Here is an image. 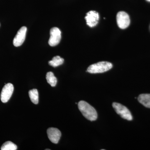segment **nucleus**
<instances>
[{
  "mask_svg": "<svg viewBox=\"0 0 150 150\" xmlns=\"http://www.w3.org/2000/svg\"><path fill=\"white\" fill-rule=\"evenodd\" d=\"M85 19L87 24L89 27H94L98 23L99 19V14L96 11H90L86 14Z\"/></svg>",
  "mask_w": 150,
  "mask_h": 150,
  "instance_id": "0eeeda50",
  "label": "nucleus"
},
{
  "mask_svg": "<svg viewBox=\"0 0 150 150\" xmlns=\"http://www.w3.org/2000/svg\"><path fill=\"white\" fill-rule=\"evenodd\" d=\"M112 65L110 62H99L91 65L87 69V72L91 74H98L105 72L112 69Z\"/></svg>",
  "mask_w": 150,
  "mask_h": 150,
  "instance_id": "f03ea898",
  "label": "nucleus"
},
{
  "mask_svg": "<svg viewBox=\"0 0 150 150\" xmlns=\"http://www.w3.org/2000/svg\"><path fill=\"white\" fill-rule=\"evenodd\" d=\"M64 62V59L63 58L59 56H56L54 57L52 60L49 61L48 64L52 67H56L62 65Z\"/></svg>",
  "mask_w": 150,
  "mask_h": 150,
  "instance_id": "9b49d317",
  "label": "nucleus"
},
{
  "mask_svg": "<svg viewBox=\"0 0 150 150\" xmlns=\"http://www.w3.org/2000/svg\"><path fill=\"white\" fill-rule=\"evenodd\" d=\"M62 35L61 31L57 27L52 28L50 30V37L48 44L50 46H55L59 44L61 41Z\"/></svg>",
  "mask_w": 150,
  "mask_h": 150,
  "instance_id": "39448f33",
  "label": "nucleus"
},
{
  "mask_svg": "<svg viewBox=\"0 0 150 150\" xmlns=\"http://www.w3.org/2000/svg\"><path fill=\"white\" fill-rule=\"evenodd\" d=\"M29 96L33 103L37 104L38 103V93L36 89H33L29 91Z\"/></svg>",
  "mask_w": 150,
  "mask_h": 150,
  "instance_id": "ddd939ff",
  "label": "nucleus"
},
{
  "mask_svg": "<svg viewBox=\"0 0 150 150\" xmlns=\"http://www.w3.org/2000/svg\"><path fill=\"white\" fill-rule=\"evenodd\" d=\"M46 79L47 82L52 87H54L56 86L57 83V79L54 74L52 72H49L46 74Z\"/></svg>",
  "mask_w": 150,
  "mask_h": 150,
  "instance_id": "f8f14e48",
  "label": "nucleus"
},
{
  "mask_svg": "<svg viewBox=\"0 0 150 150\" xmlns=\"http://www.w3.org/2000/svg\"><path fill=\"white\" fill-rule=\"evenodd\" d=\"M112 106L116 113L120 115L123 119H126L128 121L132 120L133 117L131 112L126 106L120 103L115 102L112 103Z\"/></svg>",
  "mask_w": 150,
  "mask_h": 150,
  "instance_id": "7ed1b4c3",
  "label": "nucleus"
},
{
  "mask_svg": "<svg viewBox=\"0 0 150 150\" xmlns=\"http://www.w3.org/2000/svg\"><path fill=\"white\" fill-rule=\"evenodd\" d=\"M17 149L16 145L13 142L8 141L3 144L1 147V150H16Z\"/></svg>",
  "mask_w": 150,
  "mask_h": 150,
  "instance_id": "4468645a",
  "label": "nucleus"
},
{
  "mask_svg": "<svg viewBox=\"0 0 150 150\" xmlns=\"http://www.w3.org/2000/svg\"><path fill=\"white\" fill-rule=\"evenodd\" d=\"M14 90L13 85L11 83L6 84L3 87L1 95L2 102L5 103L10 99Z\"/></svg>",
  "mask_w": 150,
  "mask_h": 150,
  "instance_id": "423d86ee",
  "label": "nucleus"
},
{
  "mask_svg": "<svg viewBox=\"0 0 150 150\" xmlns=\"http://www.w3.org/2000/svg\"><path fill=\"white\" fill-rule=\"evenodd\" d=\"M27 28L25 26L22 27L19 30L13 40V44L16 47L21 46L25 40Z\"/></svg>",
  "mask_w": 150,
  "mask_h": 150,
  "instance_id": "6e6552de",
  "label": "nucleus"
},
{
  "mask_svg": "<svg viewBox=\"0 0 150 150\" xmlns=\"http://www.w3.org/2000/svg\"><path fill=\"white\" fill-rule=\"evenodd\" d=\"M78 108L83 115L88 120L92 121L96 120L98 117L96 110L87 102L81 100L78 103Z\"/></svg>",
  "mask_w": 150,
  "mask_h": 150,
  "instance_id": "f257e3e1",
  "label": "nucleus"
},
{
  "mask_svg": "<svg viewBox=\"0 0 150 150\" xmlns=\"http://www.w3.org/2000/svg\"><path fill=\"white\" fill-rule=\"evenodd\" d=\"M139 102L145 107L150 108V94H142L138 98Z\"/></svg>",
  "mask_w": 150,
  "mask_h": 150,
  "instance_id": "9d476101",
  "label": "nucleus"
},
{
  "mask_svg": "<svg viewBox=\"0 0 150 150\" xmlns=\"http://www.w3.org/2000/svg\"><path fill=\"white\" fill-rule=\"evenodd\" d=\"M117 24L121 29H125L129 27L130 23L129 15L124 11L119 12L116 16Z\"/></svg>",
  "mask_w": 150,
  "mask_h": 150,
  "instance_id": "20e7f679",
  "label": "nucleus"
},
{
  "mask_svg": "<svg viewBox=\"0 0 150 150\" xmlns=\"http://www.w3.org/2000/svg\"><path fill=\"white\" fill-rule=\"evenodd\" d=\"M48 139L54 144H57L61 138V131L59 129L54 128H50L47 131Z\"/></svg>",
  "mask_w": 150,
  "mask_h": 150,
  "instance_id": "1a4fd4ad",
  "label": "nucleus"
},
{
  "mask_svg": "<svg viewBox=\"0 0 150 150\" xmlns=\"http://www.w3.org/2000/svg\"><path fill=\"white\" fill-rule=\"evenodd\" d=\"M147 1H148L150 2V0H146Z\"/></svg>",
  "mask_w": 150,
  "mask_h": 150,
  "instance_id": "2eb2a0df",
  "label": "nucleus"
}]
</instances>
